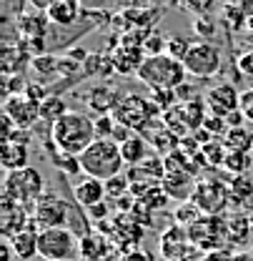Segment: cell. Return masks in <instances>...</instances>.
<instances>
[{
	"label": "cell",
	"instance_id": "obj_1",
	"mask_svg": "<svg viewBox=\"0 0 253 261\" xmlns=\"http://www.w3.org/2000/svg\"><path fill=\"white\" fill-rule=\"evenodd\" d=\"M50 138L58 146V151H63L68 156H80L95 138V121L88 113L80 111H68L61 121L53 123L50 128Z\"/></svg>",
	"mask_w": 253,
	"mask_h": 261
},
{
	"label": "cell",
	"instance_id": "obj_2",
	"mask_svg": "<svg viewBox=\"0 0 253 261\" xmlns=\"http://www.w3.org/2000/svg\"><path fill=\"white\" fill-rule=\"evenodd\" d=\"M80 171L86 176H93L100 181H108L113 176L123 173V153H121V143L113 138H95L93 143L78 156Z\"/></svg>",
	"mask_w": 253,
	"mask_h": 261
},
{
	"label": "cell",
	"instance_id": "obj_3",
	"mask_svg": "<svg viewBox=\"0 0 253 261\" xmlns=\"http://www.w3.org/2000/svg\"><path fill=\"white\" fill-rule=\"evenodd\" d=\"M151 91H163V88H178L181 83H186V65L176 58H171L168 53L163 56H151L146 58L143 65L135 73Z\"/></svg>",
	"mask_w": 253,
	"mask_h": 261
},
{
	"label": "cell",
	"instance_id": "obj_4",
	"mask_svg": "<svg viewBox=\"0 0 253 261\" xmlns=\"http://www.w3.org/2000/svg\"><path fill=\"white\" fill-rule=\"evenodd\" d=\"M80 239L68 226L40 228L38 236V256L45 261H75L80 254Z\"/></svg>",
	"mask_w": 253,
	"mask_h": 261
},
{
	"label": "cell",
	"instance_id": "obj_5",
	"mask_svg": "<svg viewBox=\"0 0 253 261\" xmlns=\"http://www.w3.org/2000/svg\"><path fill=\"white\" fill-rule=\"evenodd\" d=\"M45 191V184H43V176L38 168L33 166H25L20 171H8V178H5V189H3V196L23 203L25 208L35 206V201L43 196Z\"/></svg>",
	"mask_w": 253,
	"mask_h": 261
},
{
	"label": "cell",
	"instance_id": "obj_6",
	"mask_svg": "<svg viewBox=\"0 0 253 261\" xmlns=\"http://www.w3.org/2000/svg\"><path fill=\"white\" fill-rule=\"evenodd\" d=\"M68 219H70V201L65 196H61L58 191L45 189L43 196L33 206V221L40 228H53V226H68Z\"/></svg>",
	"mask_w": 253,
	"mask_h": 261
},
{
	"label": "cell",
	"instance_id": "obj_7",
	"mask_svg": "<svg viewBox=\"0 0 253 261\" xmlns=\"http://www.w3.org/2000/svg\"><path fill=\"white\" fill-rule=\"evenodd\" d=\"M221 50L203 40V43H193V48L188 50V56L183 58V65H186V73L193 75V78H213L218 70H221Z\"/></svg>",
	"mask_w": 253,
	"mask_h": 261
},
{
	"label": "cell",
	"instance_id": "obj_8",
	"mask_svg": "<svg viewBox=\"0 0 253 261\" xmlns=\"http://www.w3.org/2000/svg\"><path fill=\"white\" fill-rule=\"evenodd\" d=\"M231 184H221L218 178H198V186H195V194H193V203L208 214V216H218L223 208L228 206V198H231Z\"/></svg>",
	"mask_w": 253,
	"mask_h": 261
},
{
	"label": "cell",
	"instance_id": "obj_9",
	"mask_svg": "<svg viewBox=\"0 0 253 261\" xmlns=\"http://www.w3.org/2000/svg\"><path fill=\"white\" fill-rule=\"evenodd\" d=\"M156 113H160V108L153 103V100L140 98V96H128L116 106L113 118L133 130V128H143Z\"/></svg>",
	"mask_w": 253,
	"mask_h": 261
},
{
	"label": "cell",
	"instance_id": "obj_10",
	"mask_svg": "<svg viewBox=\"0 0 253 261\" xmlns=\"http://www.w3.org/2000/svg\"><path fill=\"white\" fill-rule=\"evenodd\" d=\"M3 113L18 126V128H28L33 130L35 123L40 121V103H35L33 98H28L25 93L18 96H5L3 103Z\"/></svg>",
	"mask_w": 253,
	"mask_h": 261
},
{
	"label": "cell",
	"instance_id": "obj_11",
	"mask_svg": "<svg viewBox=\"0 0 253 261\" xmlns=\"http://www.w3.org/2000/svg\"><path fill=\"white\" fill-rule=\"evenodd\" d=\"M0 231H3V239H13L15 233H20L23 228L31 226V208H25L23 203L3 196V211H0Z\"/></svg>",
	"mask_w": 253,
	"mask_h": 261
},
{
	"label": "cell",
	"instance_id": "obj_12",
	"mask_svg": "<svg viewBox=\"0 0 253 261\" xmlns=\"http://www.w3.org/2000/svg\"><path fill=\"white\" fill-rule=\"evenodd\" d=\"M206 103H208V108H211L213 116L228 118L233 111H238L241 93L236 91L233 83H221V86H213V88L206 93Z\"/></svg>",
	"mask_w": 253,
	"mask_h": 261
},
{
	"label": "cell",
	"instance_id": "obj_13",
	"mask_svg": "<svg viewBox=\"0 0 253 261\" xmlns=\"http://www.w3.org/2000/svg\"><path fill=\"white\" fill-rule=\"evenodd\" d=\"M160 186H163V191L168 194V198L190 201L193 194H195L198 178H195V173H190V171H165Z\"/></svg>",
	"mask_w": 253,
	"mask_h": 261
},
{
	"label": "cell",
	"instance_id": "obj_14",
	"mask_svg": "<svg viewBox=\"0 0 253 261\" xmlns=\"http://www.w3.org/2000/svg\"><path fill=\"white\" fill-rule=\"evenodd\" d=\"M73 198H75L83 208H91L95 203L105 201V181L93 178V176L80 178V181L73 186Z\"/></svg>",
	"mask_w": 253,
	"mask_h": 261
},
{
	"label": "cell",
	"instance_id": "obj_15",
	"mask_svg": "<svg viewBox=\"0 0 253 261\" xmlns=\"http://www.w3.org/2000/svg\"><path fill=\"white\" fill-rule=\"evenodd\" d=\"M146 61V53H143V45H126L121 43L113 53V63H116V70L123 73V75H130V73H138V68Z\"/></svg>",
	"mask_w": 253,
	"mask_h": 261
},
{
	"label": "cell",
	"instance_id": "obj_16",
	"mask_svg": "<svg viewBox=\"0 0 253 261\" xmlns=\"http://www.w3.org/2000/svg\"><path fill=\"white\" fill-rule=\"evenodd\" d=\"M38 236H40V226H38L35 221H31V226L23 228L20 233H15V236L10 239V244H13L18 259L31 261L38 256Z\"/></svg>",
	"mask_w": 253,
	"mask_h": 261
},
{
	"label": "cell",
	"instance_id": "obj_17",
	"mask_svg": "<svg viewBox=\"0 0 253 261\" xmlns=\"http://www.w3.org/2000/svg\"><path fill=\"white\" fill-rule=\"evenodd\" d=\"M31 153H28V146L23 143H15V141H5L3 143V153H0V163L5 171H20L25 166H31Z\"/></svg>",
	"mask_w": 253,
	"mask_h": 261
},
{
	"label": "cell",
	"instance_id": "obj_18",
	"mask_svg": "<svg viewBox=\"0 0 253 261\" xmlns=\"http://www.w3.org/2000/svg\"><path fill=\"white\" fill-rule=\"evenodd\" d=\"M45 15H48V20H50L53 25L68 28V25H73V23L78 20L80 5H78V0H55Z\"/></svg>",
	"mask_w": 253,
	"mask_h": 261
},
{
	"label": "cell",
	"instance_id": "obj_19",
	"mask_svg": "<svg viewBox=\"0 0 253 261\" xmlns=\"http://www.w3.org/2000/svg\"><path fill=\"white\" fill-rule=\"evenodd\" d=\"M160 118H163V126H165L168 130H173L178 138H186V136H190V133H193L188 116H186V108H183L181 103H178V106H173L171 111L160 113Z\"/></svg>",
	"mask_w": 253,
	"mask_h": 261
},
{
	"label": "cell",
	"instance_id": "obj_20",
	"mask_svg": "<svg viewBox=\"0 0 253 261\" xmlns=\"http://www.w3.org/2000/svg\"><path fill=\"white\" fill-rule=\"evenodd\" d=\"M146 151H148V143L138 133H130L126 141L121 143V153H123V161L128 166H138V163L146 161Z\"/></svg>",
	"mask_w": 253,
	"mask_h": 261
},
{
	"label": "cell",
	"instance_id": "obj_21",
	"mask_svg": "<svg viewBox=\"0 0 253 261\" xmlns=\"http://www.w3.org/2000/svg\"><path fill=\"white\" fill-rule=\"evenodd\" d=\"M116 70V63H113V56H105V53H88L86 63H83V75L93 78V75H110Z\"/></svg>",
	"mask_w": 253,
	"mask_h": 261
},
{
	"label": "cell",
	"instance_id": "obj_22",
	"mask_svg": "<svg viewBox=\"0 0 253 261\" xmlns=\"http://www.w3.org/2000/svg\"><path fill=\"white\" fill-rule=\"evenodd\" d=\"M118 93H113L110 88H95L93 93H91V100H88V106H91V111L98 113V116H108L110 111H116V106H118Z\"/></svg>",
	"mask_w": 253,
	"mask_h": 261
},
{
	"label": "cell",
	"instance_id": "obj_23",
	"mask_svg": "<svg viewBox=\"0 0 253 261\" xmlns=\"http://www.w3.org/2000/svg\"><path fill=\"white\" fill-rule=\"evenodd\" d=\"M48 15H20V23H18V31L23 33L25 40H33V38H45L48 33V23L45 20Z\"/></svg>",
	"mask_w": 253,
	"mask_h": 261
},
{
	"label": "cell",
	"instance_id": "obj_24",
	"mask_svg": "<svg viewBox=\"0 0 253 261\" xmlns=\"http://www.w3.org/2000/svg\"><path fill=\"white\" fill-rule=\"evenodd\" d=\"M65 113H68V103H65V98H61V96H53V93H50V96L40 103V118H43L48 126H53L55 121H61Z\"/></svg>",
	"mask_w": 253,
	"mask_h": 261
},
{
	"label": "cell",
	"instance_id": "obj_25",
	"mask_svg": "<svg viewBox=\"0 0 253 261\" xmlns=\"http://www.w3.org/2000/svg\"><path fill=\"white\" fill-rule=\"evenodd\" d=\"M148 141L153 143V148L158 151L163 159H165V156H171L173 151H178V143H181V138H178L173 130H168L165 126H163L160 130H153V133L148 136Z\"/></svg>",
	"mask_w": 253,
	"mask_h": 261
},
{
	"label": "cell",
	"instance_id": "obj_26",
	"mask_svg": "<svg viewBox=\"0 0 253 261\" xmlns=\"http://www.w3.org/2000/svg\"><path fill=\"white\" fill-rule=\"evenodd\" d=\"M223 143L228 151H253V136L243 128H228L223 133Z\"/></svg>",
	"mask_w": 253,
	"mask_h": 261
},
{
	"label": "cell",
	"instance_id": "obj_27",
	"mask_svg": "<svg viewBox=\"0 0 253 261\" xmlns=\"http://www.w3.org/2000/svg\"><path fill=\"white\" fill-rule=\"evenodd\" d=\"M58 65H61V58L53 56V53H40V56H33L31 68L35 73H40V78H50L58 73Z\"/></svg>",
	"mask_w": 253,
	"mask_h": 261
},
{
	"label": "cell",
	"instance_id": "obj_28",
	"mask_svg": "<svg viewBox=\"0 0 253 261\" xmlns=\"http://www.w3.org/2000/svg\"><path fill=\"white\" fill-rule=\"evenodd\" d=\"M108 239H100V236H86V239H80V254L86 256L88 261H98L105 251H108V244H105Z\"/></svg>",
	"mask_w": 253,
	"mask_h": 261
},
{
	"label": "cell",
	"instance_id": "obj_29",
	"mask_svg": "<svg viewBox=\"0 0 253 261\" xmlns=\"http://www.w3.org/2000/svg\"><path fill=\"white\" fill-rule=\"evenodd\" d=\"M201 156H203V161L211 163V166H221L226 163V156H228V148H226V143L218 141V138H213L211 143H206V146H201Z\"/></svg>",
	"mask_w": 253,
	"mask_h": 261
},
{
	"label": "cell",
	"instance_id": "obj_30",
	"mask_svg": "<svg viewBox=\"0 0 253 261\" xmlns=\"http://www.w3.org/2000/svg\"><path fill=\"white\" fill-rule=\"evenodd\" d=\"M251 153L248 151H228V156H226V168L233 173V176H241V173H246L248 168H251Z\"/></svg>",
	"mask_w": 253,
	"mask_h": 261
},
{
	"label": "cell",
	"instance_id": "obj_31",
	"mask_svg": "<svg viewBox=\"0 0 253 261\" xmlns=\"http://www.w3.org/2000/svg\"><path fill=\"white\" fill-rule=\"evenodd\" d=\"M201 214H203V211H201L193 201H181V206L176 208L173 219H176L178 226H181V224H183V226H193V224L201 219Z\"/></svg>",
	"mask_w": 253,
	"mask_h": 261
},
{
	"label": "cell",
	"instance_id": "obj_32",
	"mask_svg": "<svg viewBox=\"0 0 253 261\" xmlns=\"http://www.w3.org/2000/svg\"><path fill=\"white\" fill-rule=\"evenodd\" d=\"M223 18H226V25H228V31L231 33L241 31V28H248V18L243 15V10L238 8V3H233V5H223Z\"/></svg>",
	"mask_w": 253,
	"mask_h": 261
},
{
	"label": "cell",
	"instance_id": "obj_33",
	"mask_svg": "<svg viewBox=\"0 0 253 261\" xmlns=\"http://www.w3.org/2000/svg\"><path fill=\"white\" fill-rule=\"evenodd\" d=\"M130 191V178H128V173H121V176H113V178H108L105 181V196L108 198H123V196Z\"/></svg>",
	"mask_w": 253,
	"mask_h": 261
},
{
	"label": "cell",
	"instance_id": "obj_34",
	"mask_svg": "<svg viewBox=\"0 0 253 261\" xmlns=\"http://www.w3.org/2000/svg\"><path fill=\"white\" fill-rule=\"evenodd\" d=\"M193 48V43H190L188 38H183V35H173V38H168V56L171 58H176V61H181L183 63V58L188 56V50Z\"/></svg>",
	"mask_w": 253,
	"mask_h": 261
},
{
	"label": "cell",
	"instance_id": "obj_35",
	"mask_svg": "<svg viewBox=\"0 0 253 261\" xmlns=\"http://www.w3.org/2000/svg\"><path fill=\"white\" fill-rule=\"evenodd\" d=\"M193 31L201 35V40H211V38L216 35V20H213L208 13H201V15H195V20H193Z\"/></svg>",
	"mask_w": 253,
	"mask_h": 261
},
{
	"label": "cell",
	"instance_id": "obj_36",
	"mask_svg": "<svg viewBox=\"0 0 253 261\" xmlns=\"http://www.w3.org/2000/svg\"><path fill=\"white\" fill-rule=\"evenodd\" d=\"M168 50V38H163L158 33H151L146 40H143V53H146V58H151V56H163Z\"/></svg>",
	"mask_w": 253,
	"mask_h": 261
},
{
	"label": "cell",
	"instance_id": "obj_37",
	"mask_svg": "<svg viewBox=\"0 0 253 261\" xmlns=\"http://www.w3.org/2000/svg\"><path fill=\"white\" fill-rule=\"evenodd\" d=\"M231 194L241 196V201H246V198H251L253 196V184L246 178V173L233 176V181H231Z\"/></svg>",
	"mask_w": 253,
	"mask_h": 261
},
{
	"label": "cell",
	"instance_id": "obj_38",
	"mask_svg": "<svg viewBox=\"0 0 253 261\" xmlns=\"http://www.w3.org/2000/svg\"><path fill=\"white\" fill-rule=\"evenodd\" d=\"M116 126H118V121H116L110 113H108V116H98V118H95V133H98V138H113Z\"/></svg>",
	"mask_w": 253,
	"mask_h": 261
},
{
	"label": "cell",
	"instance_id": "obj_39",
	"mask_svg": "<svg viewBox=\"0 0 253 261\" xmlns=\"http://www.w3.org/2000/svg\"><path fill=\"white\" fill-rule=\"evenodd\" d=\"M173 3L181 5L183 10H190V13L201 15V13H208V8H211L216 0H173Z\"/></svg>",
	"mask_w": 253,
	"mask_h": 261
},
{
	"label": "cell",
	"instance_id": "obj_40",
	"mask_svg": "<svg viewBox=\"0 0 253 261\" xmlns=\"http://www.w3.org/2000/svg\"><path fill=\"white\" fill-rule=\"evenodd\" d=\"M28 91V81L20 75H10L8 83H5V96H18V93H25Z\"/></svg>",
	"mask_w": 253,
	"mask_h": 261
},
{
	"label": "cell",
	"instance_id": "obj_41",
	"mask_svg": "<svg viewBox=\"0 0 253 261\" xmlns=\"http://www.w3.org/2000/svg\"><path fill=\"white\" fill-rule=\"evenodd\" d=\"M80 68H83V63L75 61L73 56H61V65H58L61 75H75V73H80Z\"/></svg>",
	"mask_w": 253,
	"mask_h": 261
},
{
	"label": "cell",
	"instance_id": "obj_42",
	"mask_svg": "<svg viewBox=\"0 0 253 261\" xmlns=\"http://www.w3.org/2000/svg\"><path fill=\"white\" fill-rule=\"evenodd\" d=\"M236 65H238V70H241L243 75L253 78V48L251 50H246V53H241L238 61H236Z\"/></svg>",
	"mask_w": 253,
	"mask_h": 261
},
{
	"label": "cell",
	"instance_id": "obj_43",
	"mask_svg": "<svg viewBox=\"0 0 253 261\" xmlns=\"http://www.w3.org/2000/svg\"><path fill=\"white\" fill-rule=\"evenodd\" d=\"M241 113L246 116V121H251L253 123V88L251 91H246V93H241Z\"/></svg>",
	"mask_w": 253,
	"mask_h": 261
},
{
	"label": "cell",
	"instance_id": "obj_44",
	"mask_svg": "<svg viewBox=\"0 0 253 261\" xmlns=\"http://www.w3.org/2000/svg\"><path fill=\"white\" fill-rule=\"evenodd\" d=\"M201 128H206V130H208V133H213V136H218V130H223V128H226V121H223L221 116H213V113H211V116L206 118V123H203Z\"/></svg>",
	"mask_w": 253,
	"mask_h": 261
},
{
	"label": "cell",
	"instance_id": "obj_45",
	"mask_svg": "<svg viewBox=\"0 0 253 261\" xmlns=\"http://www.w3.org/2000/svg\"><path fill=\"white\" fill-rule=\"evenodd\" d=\"M86 211H88V216H91V219L100 221V219H105V216H108V203H105V201H100V203H95V206L86 208Z\"/></svg>",
	"mask_w": 253,
	"mask_h": 261
},
{
	"label": "cell",
	"instance_id": "obj_46",
	"mask_svg": "<svg viewBox=\"0 0 253 261\" xmlns=\"http://www.w3.org/2000/svg\"><path fill=\"white\" fill-rule=\"evenodd\" d=\"M13 254H15V249H13L10 239H3L0 241V261H13Z\"/></svg>",
	"mask_w": 253,
	"mask_h": 261
},
{
	"label": "cell",
	"instance_id": "obj_47",
	"mask_svg": "<svg viewBox=\"0 0 253 261\" xmlns=\"http://www.w3.org/2000/svg\"><path fill=\"white\" fill-rule=\"evenodd\" d=\"M28 3H31L33 8H38L40 13H48V10H50V5H53L55 0H28Z\"/></svg>",
	"mask_w": 253,
	"mask_h": 261
},
{
	"label": "cell",
	"instance_id": "obj_48",
	"mask_svg": "<svg viewBox=\"0 0 253 261\" xmlns=\"http://www.w3.org/2000/svg\"><path fill=\"white\" fill-rule=\"evenodd\" d=\"M238 8L243 10V15L251 20L253 18V0H238Z\"/></svg>",
	"mask_w": 253,
	"mask_h": 261
},
{
	"label": "cell",
	"instance_id": "obj_49",
	"mask_svg": "<svg viewBox=\"0 0 253 261\" xmlns=\"http://www.w3.org/2000/svg\"><path fill=\"white\" fill-rule=\"evenodd\" d=\"M246 31L251 33V43H253V18H251V20H248V28H246Z\"/></svg>",
	"mask_w": 253,
	"mask_h": 261
},
{
	"label": "cell",
	"instance_id": "obj_50",
	"mask_svg": "<svg viewBox=\"0 0 253 261\" xmlns=\"http://www.w3.org/2000/svg\"><path fill=\"white\" fill-rule=\"evenodd\" d=\"M216 3H221V5H233V3H238V0H216Z\"/></svg>",
	"mask_w": 253,
	"mask_h": 261
},
{
	"label": "cell",
	"instance_id": "obj_51",
	"mask_svg": "<svg viewBox=\"0 0 253 261\" xmlns=\"http://www.w3.org/2000/svg\"><path fill=\"white\" fill-rule=\"evenodd\" d=\"M18 261H25V259H18Z\"/></svg>",
	"mask_w": 253,
	"mask_h": 261
}]
</instances>
